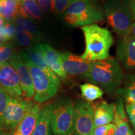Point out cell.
Wrapping results in <instances>:
<instances>
[{"instance_id": "obj_1", "label": "cell", "mask_w": 135, "mask_h": 135, "mask_svg": "<svg viewBox=\"0 0 135 135\" xmlns=\"http://www.w3.org/2000/svg\"><path fill=\"white\" fill-rule=\"evenodd\" d=\"M86 42V48L81 58L86 61L106 60L109 58V51L113 44V38L106 28L94 24L82 26Z\"/></svg>"}, {"instance_id": "obj_2", "label": "cell", "mask_w": 135, "mask_h": 135, "mask_svg": "<svg viewBox=\"0 0 135 135\" xmlns=\"http://www.w3.org/2000/svg\"><path fill=\"white\" fill-rule=\"evenodd\" d=\"M83 76L108 93L115 91L123 78L122 69L117 61L108 58L106 60L90 63L89 69Z\"/></svg>"}, {"instance_id": "obj_3", "label": "cell", "mask_w": 135, "mask_h": 135, "mask_svg": "<svg viewBox=\"0 0 135 135\" xmlns=\"http://www.w3.org/2000/svg\"><path fill=\"white\" fill-rule=\"evenodd\" d=\"M51 126L55 135H71L73 133V104L67 98L61 99L46 105Z\"/></svg>"}, {"instance_id": "obj_4", "label": "cell", "mask_w": 135, "mask_h": 135, "mask_svg": "<svg viewBox=\"0 0 135 135\" xmlns=\"http://www.w3.org/2000/svg\"><path fill=\"white\" fill-rule=\"evenodd\" d=\"M103 11L114 32L123 37L129 33L133 23L130 4L120 0H109L104 4Z\"/></svg>"}, {"instance_id": "obj_5", "label": "cell", "mask_w": 135, "mask_h": 135, "mask_svg": "<svg viewBox=\"0 0 135 135\" xmlns=\"http://www.w3.org/2000/svg\"><path fill=\"white\" fill-rule=\"evenodd\" d=\"M19 56L31 73L35 89V101L42 103L53 97L58 92L59 86L30 60L26 53H21Z\"/></svg>"}, {"instance_id": "obj_6", "label": "cell", "mask_w": 135, "mask_h": 135, "mask_svg": "<svg viewBox=\"0 0 135 135\" xmlns=\"http://www.w3.org/2000/svg\"><path fill=\"white\" fill-rule=\"evenodd\" d=\"M66 13L79 16L81 26L102 21L104 16L103 9L90 0H73L68 8Z\"/></svg>"}, {"instance_id": "obj_7", "label": "cell", "mask_w": 135, "mask_h": 135, "mask_svg": "<svg viewBox=\"0 0 135 135\" xmlns=\"http://www.w3.org/2000/svg\"><path fill=\"white\" fill-rule=\"evenodd\" d=\"M74 127L76 135H90L94 128V110L90 102L78 100L73 104Z\"/></svg>"}, {"instance_id": "obj_8", "label": "cell", "mask_w": 135, "mask_h": 135, "mask_svg": "<svg viewBox=\"0 0 135 135\" xmlns=\"http://www.w3.org/2000/svg\"><path fill=\"white\" fill-rule=\"evenodd\" d=\"M33 104L28 101L10 97L3 114L1 130H12L18 127Z\"/></svg>"}, {"instance_id": "obj_9", "label": "cell", "mask_w": 135, "mask_h": 135, "mask_svg": "<svg viewBox=\"0 0 135 135\" xmlns=\"http://www.w3.org/2000/svg\"><path fill=\"white\" fill-rule=\"evenodd\" d=\"M0 89L13 98L21 99L23 95L19 77L9 62L0 65Z\"/></svg>"}, {"instance_id": "obj_10", "label": "cell", "mask_w": 135, "mask_h": 135, "mask_svg": "<svg viewBox=\"0 0 135 135\" xmlns=\"http://www.w3.org/2000/svg\"><path fill=\"white\" fill-rule=\"evenodd\" d=\"M117 57L126 70L135 71V37L128 34L119 41Z\"/></svg>"}, {"instance_id": "obj_11", "label": "cell", "mask_w": 135, "mask_h": 135, "mask_svg": "<svg viewBox=\"0 0 135 135\" xmlns=\"http://www.w3.org/2000/svg\"><path fill=\"white\" fill-rule=\"evenodd\" d=\"M9 63L13 66L18 74L23 94L26 98H32L35 95V89L31 73L28 68L18 55Z\"/></svg>"}, {"instance_id": "obj_12", "label": "cell", "mask_w": 135, "mask_h": 135, "mask_svg": "<svg viewBox=\"0 0 135 135\" xmlns=\"http://www.w3.org/2000/svg\"><path fill=\"white\" fill-rule=\"evenodd\" d=\"M60 55L62 68L66 74L84 76L88 71L90 63L83 60L80 56L69 52H62Z\"/></svg>"}, {"instance_id": "obj_13", "label": "cell", "mask_w": 135, "mask_h": 135, "mask_svg": "<svg viewBox=\"0 0 135 135\" xmlns=\"http://www.w3.org/2000/svg\"><path fill=\"white\" fill-rule=\"evenodd\" d=\"M25 53L28 55L30 60L35 65L40 68L58 86H60L61 82L60 78L51 70V69L50 68L48 63H47L45 56H44L43 52H42L41 44L35 45L28 48L26 50V53Z\"/></svg>"}, {"instance_id": "obj_14", "label": "cell", "mask_w": 135, "mask_h": 135, "mask_svg": "<svg viewBox=\"0 0 135 135\" xmlns=\"http://www.w3.org/2000/svg\"><path fill=\"white\" fill-rule=\"evenodd\" d=\"M41 48L47 63L51 70L63 81H66L67 74L62 68L60 53L46 44H41Z\"/></svg>"}, {"instance_id": "obj_15", "label": "cell", "mask_w": 135, "mask_h": 135, "mask_svg": "<svg viewBox=\"0 0 135 135\" xmlns=\"http://www.w3.org/2000/svg\"><path fill=\"white\" fill-rule=\"evenodd\" d=\"M92 104L94 110V127L110 124L113 120L114 104L101 101Z\"/></svg>"}, {"instance_id": "obj_16", "label": "cell", "mask_w": 135, "mask_h": 135, "mask_svg": "<svg viewBox=\"0 0 135 135\" xmlns=\"http://www.w3.org/2000/svg\"><path fill=\"white\" fill-rule=\"evenodd\" d=\"M40 111V106L37 104H33L17 128V129H18L22 134H32L38 120Z\"/></svg>"}, {"instance_id": "obj_17", "label": "cell", "mask_w": 135, "mask_h": 135, "mask_svg": "<svg viewBox=\"0 0 135 135\" xmlns=\"http://www.w3.org/2000/svg\"><path fill=\"white\" fill-rule=\"evenodd\" d=\"M19 15L23 18L41 19L42 11L36 0H21Z\"/></svg>"}, {"instance_id": "obj_18", "label": "cell", "mask_w": 135, "mask_h": 135, "mask_svg": "<svg viewBox=\"0 0 135 135\" xmlns=\"http://www.w3.org/2000/svg\"><path fill=\"white\" fill-rule=\"evenodd\" d=\"M20 1L0 0V14L6 22L14 20L19 14Z\"/></svg>"}, {"instance_id": "obj_19", "label": "cell", "mask_w": 135, "mask_h": 135, "mask_svg": "<svg viewBox=\"0 0 135 135\" xmlns=\"http://www.w3.org/2000/svg\"><path fill=\"white\" fill-rule=\"evenodd\" d=\"M31 135H51V123L46 106L40 109L38 120Z\"/></svg>"}, {"instance_id": "obj_20", "label": "cell", "mask_w": 135, "mask_h": 135, "mask_svg": "<svg viewBox=\"0 0 135 135\" xmlns=\"http://www.w3.org/2000/svg\"><path fill=\"white\" fill-rule=\"evenodd\" d=\"M117 93L124 98L126 104L135 103V75L126 77L124 86L118 89Z\"/></svg>"}, {"instance_id": "obj_21", "label": "cell", "mask_w": 135, "mask_h": 135, "mask_svg": "<svg viewBox=\"0 0 135 135\" xmlns=\"http://www.w3.org/2000/svg\"><path fill=\"white\" fill-rule=\"evenodd\" d=\"M83 98L88 102L101 98L103 96V91L98 86L93 83H84L80 86Z\"/></svg>"}, {"instance_id": "obj_22", "label": "cell", "mask_w": 135, "mask_h": 135, "mask_svg": "<svg viewBox=\"0 0 135 135\" xmlns=\"http://www.w3.org/2000/svg\"><path fill=\"white\" fill-rule=\"evenodd\" d=\"M14 23L16 27L29 32L36 38H38L39 40H40V31L38 30L36 25L35 24L34 22L31 21L30 20L27 19V18H16L14 20Z\"/></svg>"}, {"instance_id": "obj_23", "label": "cell", "mask_w": 135, "mask_h": 135, "mask_svg": "<svg viewBox=\"0 0 135 135\" xmlns=\"http://www.w3.org/2000/svg\"><path fill=\"white\" fill-rule=\"evenodd\" d=\"M15 38L20 45L25 47H29L33 43L40 41L32 34L18 27H16Z\"/></svg>"}, {"instance_id": "obj_24", "label": "cell", "mask_w": 135, "mask_h": 135, "mask_svg": "<svg viewBox=\"0 0 135 135\" xmlns=\"http://www.w3.org/2000/svg\"><path fill=\"white\" fill-rule=\"evenodd\" d=\"M17 55L11 45L6 44L0 47V65L9 62Z\"/></svg>"}, {"instance_id": "obj_25", "label": "cell", "mask_w": 135, "mask_h": 135, "mask_svg": "<svg viewBox=\"0 0 135 135\" xmlns=\"http://www.w3.org/2000/svg\"><path fill=\"white\" fill-rule=\"evenodd\" d=\"M16 27L14 23L13 24L10 22H7L6 23H4L2 28L0 29V31L8 41L14 38L16 36Z\"/></svg>"}, {"instance_id": "obj_26", "label": "cell", "mask_w": 135, "mask_h": 135, "mask_svg": "<svg viewBox=\"0 0 135 135\" xmlns=\"http://www.w3.org/2000/svg\"><path fill=\"white\" fill-rule=\"evenodd\" d=\"M9 98V96L3 89H0V130L2 129L3 114Z\"/></svg>"}, {"instance_id": "obj_27", "label": "cell", "mask_w": 135, "mask_h": 135, "mask_svg": "<svg viewBox=\"0 0 135 135\" xmlns=\"http://www.w3.org/2000/svg\"><path fill=\"white\" fill-rule=\"evenodd\" d=\"M73 0H53L54 8L58 13H63L66 11Z\"/></svg>"}, {"instance_id": "obj_28", "label": "cell", "mask_w": 135, "mask_h": 135, "mask_svg": "<svg viewBox=\"0 0 135 135\" xmlns=\"http://www.w3.org/2000/svg\"><path fill=\"white\" fill-rule=\"evenodd\" d=\"M131 131L128 121H123L116 124L114 135H128Z\"/></svg>"}, {"instance_id": "obj_29", "label": "cell", "mask_w": 135, "mask_h": 135, "mask_svg": "<svg viewBox=\"0 0 135 135\" xmlns=\"http://www.w3.org/2000/svg\"><path fill=\"white\" fill-rule=\"evenodd\" d=\"M65 20L68 24L73 26H81V20L79 16L74 14H66Z\"/></svg>"}, {"instance_id": "obj_30", "label": "cell", "mask_w": 135, "mask_h": 135, "mask_svg": "<svg viewBox=\"0 0 135 135\" xmlns=\"http://www.w3.org/2000/svg\"><path fill=\"white\" fill-rule=\"evenodd\" d=\"M36 1L38 3L41 9L43 11L48 12L51 10L52 11L55 10L53 0H36Z\"/></svg>"}, {"instance_id": "obj_31", "label": "cell", "mask_w": 135, "mask_h": 135, "mask_svg": "<svg viewBox=\"0 0 135 135\" xmlns=\"http://www.w3.org/2000/svg\"><path fill=\"white\" fill-rule=\"evenodd\" d=\"M113 123H110V124H106V125L96 126L94 127L93 129L92 133L91 134L92 135H106L108 133V131L109 129L112 126Z\"/></svg>"}, {"instance_id": "obj_32", "label": "cell", "mask_w": 135, "mask_h": 135, "mask_svg": "<svg viewBox=\"0 0 135 135\" xmlns=\"http://www.w3.org/2000/svg\"><path fill=\"white\" fill-rule=\"evenodd\" d=\"M126 110L127 114H130L135 117V103L126 104Z\"/></svg>"}, {"instance_id": "obj_33", "label": "cell", "mask_w": 135, "mask_h": 135, "mask_svg": "<svg viewBox=\"0 0 135 135\" xmlns=\"http://www.w3.org/2000/svg\"><path fill=\"white\" fill-rule=\"evenodd\" d=\"M6 42H8V41L4 38V36H3V34L1 33V31H0V47L6 45Z\"/></svg>"}, {"instance_id": "obj_34", "label": "cell", "mask_w": 135, "mask_h": 135, "mask_svg": "<svg viewBox=\"0 0 135 135\" xmlns=\"http://www.w3.org/2000/svg\"><path fill=\"white\" fill-rule=\"evenodd\" d=\"M115 128H116V125L113 123L112 126H111V127L109 129V130L108 131V133L107 134H106V135H114V133H115Z\"/></svg>"}, {"instance_id": "obj_35", "label": "cell", "mask_w": 135, "mask_h": 135, "mask_svg": "<svg viewBox=\"0 0 135 135\" xmlns=\"http://www.w3.org/2000/svg\"><path fill=\"white\" fill-rule=\"evenodd\" d=\"M130 6H131V12H132V16H133V18L134 20H135V0L132 1L130 3Z\"/></svg>"}, {"instance_id": "obj_36", "label": "cell", "mask_w": 135, "mask_h": 135, "mask_svg": "<svg viewBox=\"0 0 135 135\" xmlns=\"http://www.w3.org/2000/svg\"><path fill=\"white\" fill-rule=\"evenodd\" d=\"M129 34L135 37V23H133L132 26H131V28L130 32H129Z\"/></svg>"}, {"instance_id": "obj_37", "label": "cell", "mask_w": 135, "mask_h": 135, "mask_svg": "<svg viewBox=\"0 0 135 135\" xmlns=\"http://www.w3.org/2000/svg\"><path fill=\"white\" fill-rule=\"evenodd\" d=\"M4 19L3 18V17L1 16V14H0V29L2 28L3 25L4 24Z\"/></svg>"}, {"instance_id": "obj_38", "label": "cell", "mask_w": 135, "mask_h": 135, "mask_svg": "<svg viewBox=\"0 0 135 135\" xmlns=\"http://www.w3.org/2000/svg\"><path fill=\"white\" fill-rule=\"evenodd\" d=\"M0 135H11L9 133L4 130H0Z\"/></svg>"}, {"instance_id": "obj_39", "label": "cell", "mask_w": 135, "mask_h": 135, "mask_svg": "<svg viewBox=\"0 0 135 135\" xmlns=\"http://www.w3.org/2000/svg\"><path fill=\"white\" fill-rule=\"evenodd\" d=\"M13 135H23V134H22L21 133H20V131L18 130V129H16V130L15 131L14 133H13Z\"/></svg>"}, {"instance_id": "obj_40", "label": "cell", "mask_w": 135, "mask_h": 135, "mask_svg": "<svg viewBox=\"0 0 135 135\" xmlns=\"http://www.w3.org/2000/svg\"><path fill=\"white\" fill-rule=\"evenodd\" d=\"M128 135H134V133H133V131H131V132L129 133V134H128Z\"/></svg>"}, {"instance_id": "obj_41", "label": "cell", "mask_w": 135, "mask_h": 135, "mask_svg": "<svg viewBox=\"0 0 135 135\" xmlns=\"http://www.w3.org/2000/svg\"><path fill=\"white\" fill-rule=\"evenodd\" d=\"M90 1H93V2L95 3L96 1H98V0H90Z\"/></svg>"}, {"instance_id": "obj_42", "label": "cell", "mask_w": 135, "mask_h": 135, "mask_svg": "<svg viewBox=\"0 0 135 135\" xmlns=\"http://www.w3.org/2000/svg\"><path fill=\"white\" fill-rule=\"evenodd\" d=\"M18 1H21V0H18Z\"/></svg>"}, {"instance_id": "obj_43", "label": "cell", "mask_w": 135, "mask_h": 135, "mask_svg": "<svg viewBox=\"0 0 135 135\" xmlns=\"http://www.w3.org/2000/svg\"><path fill=\"white\" fill-rule=\"evenodd\" d=\"M90 135H92V134H90Z\"/></svg>"}]
</instances>
